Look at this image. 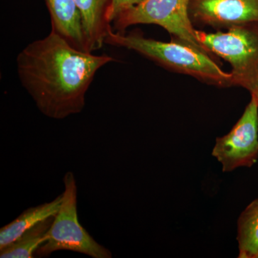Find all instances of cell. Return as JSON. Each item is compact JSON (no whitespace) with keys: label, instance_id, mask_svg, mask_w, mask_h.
Here are the masks:
<instances>
[{"label":"cell","instance_id":"8","mask_svg":"<svg viewBox=\"0 0 258 258\" xmlns=\"http://www.w3.org/2000/svg\"><path fill=\"white\" fill-rule=\"evenodd\" d=\"M50 13L52 30L64 37L73 46L88 50L81 14L74 0H45Z\"/></svg>","mask_w":258,"mask_h":258},{"label":"cell","instance_id":"14","mask_svg":"<svg viewBox=\"0 0 258 258\" xmlns=\"http://www.w3.org/2000/svg\"><path fill=\"white\" fill-rule=\"evenodd\" d=\"M252 95H254L255 96L256 99H257V103H258V89L255 91L254 93H252Z\"/></svg>","mask_w":258,"mask_h":258},{"label":"cell","instance_id":"7","mask_svg":"<svg viewBox=\"0 0 258 258\" xmlns=\"http://www.w3.org/2000/svg\"><path fill=\"white\" fill-rule=\"evenodd\" d=\"M189 15L215 28L258 23V0H190Z\"/></svg>","mask_w":258,"mask_h":258},{"label":"cell","instance_id":"10","mask_svg":"<svg viewBox=\"0 0 258 258\" xmlns=\"http://www.w3.org/2000/svg\"><path fill=\"white\" fill-rule=\"evenodd\" d=\"M62 200V194L50 203L28 208L13 222L2 227L0 230V249L13 243L39 222L55 215L60 209Z\"/></svg>","mask_w":258,"mask_h":258},{"label":"cell","instance_id":"9","mask_svg":"<svg viewBox=\"0 0 258 258\" xmlns=\"http://www.w3.org/2000/svg\"><path fill=\"white\" fill-rule=\"evenodd\" d=\"M110 0H74L80 12L88 50L92 52L104 44L107 30L111 25L106 20Z\"/></svg>","mask_w":258,"mask_h":258},{"label":"cell","instance_id":"6","mask_svg":"<svg viewBox=\"0 0 258 258\" xmlns=\"http://www.w3.org/2000/svg\"><path fill=\"white\" fill-rule=\"evenodd\" d=\"M212 156L224 172L239 167H251L258 159V103L254 95L243 114L232 130L216 139Z\"/></svg>","mask_w":258,"mask_h":258},{"label":"cell","instance_id":"13","mask_svg":"<svg viewBox=\"0 0 258 258\" xmlns=\"http://www.w3.org/2000/svg\"><path fill=\"white\" fill-rule=\"evenodd\" d=\"M144 0H110L106 10V20L111 24L115 19L131 8L141 4Z\"/></svg>","mask_w":258,"mask_h":258},{"label":"cell","instance_id":"4","mask_svg":"<svg viewBox=\"0 0 258 258\" xmlns=\"http://www.w3.org/2000/svg\"><path fill=\"white\" fill-rule=\"evenodd\" d=\"M64 191L58 212L47 232V240L35 255L47 257L58 250H70L93 258H111L109 249L97 242L80 223L77 210L78 188L72 171L63 177Z\"/></svg>","mask_w":258,"mask_h":258},{"label":"cell","instance_id":"12","mask_svg":"<svg viewBox=\"0 0 258 258\" xmlns=\"http://www.w3.org/2000/svg\"><path fill=\"white\" fill-rule=\"evenodd\" d=\"M240 258H257L258 255V198L241 214L237 227Z\"/></svg>","mask_w":258,"mask_h":258},{"label":"cell","instance_id":"1","mask_svg":"<svg viewBox=\"0 0 258 258\" xmlns=\"http://www.w3.org/2000/svg\"><path fill=\"white\" fill-rule=\"evenodd\" d=\"M79 50L51 30L29 43L17 57L19 79L42 114L61 120L81 113L98 70L115 61Z\"/></svg>","mask_w":258,"mask_h":258},{"label":"cell","instance_id":"15","mask_svg":"<svg viewBox=\"0 0 258 258\" xmlns=\"http://www.w3.org/2000/svg\"><path fill=\"white\" fill-rule=\"evenodd\" d=\"M257 258H258V255H257Z\"/></svg>","mask_w":258,"mask_h":258},{"label":"cell","instance_id":"2","mask_svg":"<svg viewBox=\"0 0 258 258\" xmlns=\"http://www.w3.org/2000/svg\"><path fill=\"white\" fill-rule=\"evenodd\" d=\"M104 43L136 51L164 67L215 86L225 87L233 85L230 73L220 69L210 55L179 40L162 42L136 33L125 35L112 31L110 26Z\"/></svg>","mask_w":258,"mask_h":258},{"label":"cell","instance_id":"11","mask_svg":"<svg viewBox=\"0 0 258 258\" xmlns=\"http://www.w3.org/2000/svg\"><path fill=\"white\" fill-rule=\"evenodd\" d=\"M54 216L48 217L39 222L27 231L13 243L0 249L1 258H31L35 257L37 249L47 240Z\"/></svg>","mask_w":258,"mask_h":258},{"label":"cell","instance_id":"5","mask_svg":"<svg viewBox=\"0 0 258 258\" xmlns=\"http://www.w3.org/2000/svg\"><path fill=\"white\" fill-rule=\"evenodd\" d=\"M190 0H144L115 19V28L125 30L132 25L152 24L162 27L180 42L210 55L199 41L189 15Z\"/></svg>","mask_w":258,"mask_h":258},{"label":"cell","instance_id":"3","mask_svg":"<svg viewBox=\"0 0 258 258\" xmlns=\"http://www.w3.org/2000/svg\"><path fill=\"white\" fill-rule=\"evenodd\" d=\"M199 41L210 54L232 67V84L252 94L258 89V23L231 27L227 32L208 33L196 30Z\"/></svg>","mask_w":258,"mask_h":258}]
</instances>
